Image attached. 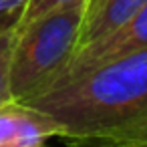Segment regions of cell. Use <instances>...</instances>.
<instances>
[{
    "label": "cell",
    "mask_w": 147,
    "mask_h": 147,
    "mask_svg": "<svg viewBox=\"0 0 147 147\" xmlns=\"http://www.w3.org/2000/svg\"><path fill=\"white\" fill-rule=\"evenodd\" d=\"M85 0L16 28L10 57V95L20 101L61 71L79 47Z\"/></svg>",
    "instance_id": "2"
},
{
    "label": "cell",
    "mask_w": 147,
    "mask_h": 147,
    "mask_svg": "<svg viewBox=\"0 0 147 147\" xmlns=\"http://www.w3.org/2000/svg\"><path fill=\"white\" fill-rule=\"evenodd\" d=\"M20 103L49 113L65 137L113 127L147 107V47L32 93Z\"/></svg>",
    "instance_id": "1"
},
{
    "label": "cell",
    "mask_w": 147,
    "mask_h": 147,
    "mask_svg": "<svg viewBox=\"0 0 147 147\" xmlns=\"http://www.w3.org/2000/svg\"><path fill=\"white\" fill-rule=\"evenodd\" d=\"M63 141L69 147H147V107L113 127Z\"/></svg>",
    "instance_id": "6"
},
{
    "label": "cell",
    "mask_w": 147,
    "mask_h": 147,
    "mask_svg": "<svg viewBox=\"0 0 147 147\" xmlns=\"http://www.w3.org/2000/svg\"><path fill=\"white\" fill-rule=\"evenodd\" d=\"M14 36H16V26L0 34V105L12 101L8 77H10V57H12Z\"/></svg>",
    "instance_id": "7"
},
{
    "label": "cell",
    "mask_w": 147,
    "mask_h": 147,
    "mask_svg": "<svg viewBox=\"0 0 147 147\" xmlns=\"http://www.w3.org/2000/svg\"><path fill=\"white\" fill-rule=\"evenodd\" d=\"M34 147H49V145H45V143H38V145H34Z\"/></svg>",
    "instance_id": "10"
},
{
    "label": "cell",
    "mask_w": 147,
    "mask_h": 147,
    "mask_svg": "<svg viewBox=\"0 0 147 147\" xmlns=\"http://www.w3.org/2000/svg\"><path fill=\"white\" fill-rule=\"evenodd\" d=\"M145 2L147 0H85L77 51L117 32L141 10Z\"/></svg>",
    "instance_id": "5"
},
{
    "label": "cell",
    "mask_w": 147,
    "mask_h": 147,
    "mask_svg": "<svg viewBox=\"0 0 147 147\" xmlns=\"http://www.w3.org/2000/svg\"><path fill=\"white\" fill-rule=\"evenodd\" d=\"M75 2H81V0H28L26 6L22 8L20 12V18H18V24L16 28H22L34 20H38L40 16L53 12V10H59L63 6H69V4H75Z\"/></svg>",
    "instance_id": "8"
},
{
    "label": "cell",
    "mask_w": 147,
    "mask_h": 147,
    "mask_svg": "<svg viewBox=\"0 0 147 147\" xmlns=\"http://www.w3.org/2000/svg\"><path fill=\"white\" fill-rule=\"evenodd\" d=\"M143 47H147V2L117 32L109 34L107 38H103V40H99L95 45H89L85 49H79L69 59V63L61 71H57L34 93H38V91H42L47 87H53L57 83L69 81V79H73V77H77V75L93 69V67H99L103 63H109V61H113V59H117L121 55H127V53L137 51V49H143Z\"/></svg>",
    "instance_id": "3"
},
{
    "label": "cell",
    "mask_w": 147,
    "mask_h": 147,
    "mask_svg": "<svg viewBox=\"0 0 147 147\" xmlns=\"http://www.w3.org/2000/svg\"><path fill=\"white\" fill-rule=\"evenodd\" d=\"M61 135L63 125L40 109L14 99L0 105V147H34Z\"/></svg>",
    "instance_id": "4"
},
{
    "label": "cell",
    "mask_w": 147,
    "mask_h": 147,
    "mask_svg": "<svg viewBox=\"0 0 147 147\" xmlns=\"http://www.w3.org/2000/svg\"><path fill=\"white\" fill-rule=\"evenodd\" d=\"M28 0H0V16H20Z\"/></svg>",
    "instance_id": "9"
}]
</instances>
